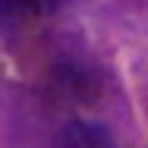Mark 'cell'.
<instances>
[{
    "label": "cell",
    "instance_id": "6da1fadb",
    "mask_svg": "<svg viewBox=\"0 0 148 148\" xmlns=\"http://www.w3.org/2000/svg\"><path fill=\"white\" fill-rule=\"evenodd\" d=\"M54 148H114L110 132L95 123H69L57 136Z\"/></svg>",
    "mask_w": 148,
    "mask_h": 148
},
{
    "label": "cell",
    "instance_id": "7a4b0ae2",
    "mask_svg": "<svg viewBox=\"0 0 148 148\" xmlns=\"http://www.w3.org/2000/svg\"><path fill=\"white\" fill-rule=\"evenodd\" d=\"M35 10H38V0H0V29L16 32Z\"/></svg>",
    "mask_w": 148,
    "mask_h": 148
}]
</instances>
